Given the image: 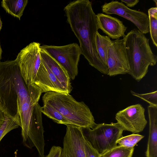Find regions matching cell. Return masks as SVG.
<instances>
[{"instance_id": "7a4b0ae2", "label": "cell", "mask_w": 157, "mask_h": 157, "mask_svg": "<svg viewBox=\"0 0 157 157\" xmlns=\"http://www.w3.org/2000/svg\"><path fill=\"white\" fill-rule=\"evenodd\" d=\"M34 97L26 84L16 59L0 62V109L21 126L19 116L33 106Z\"/></svg>"}, {"instance_id": "603a6c76", "label": "cell", "mask_w": 157, "mask_h": 157, "mask_svg": "<svg viewBox=\"0 0 157 157\" xmlns=\"http://www.w3.org/2000/svg\"><path fill=\"white\" fill-rule=\"evenodd\" d=\"M132 94L146 101L150 105L157 106V91L146 94H139L131 90Z\"/></svg>"}, {"instance_id": "2e32d148", "label": "cell", "mask_w": 157, "mask_h": 157, "mask_svg": "<svg viewBox=\"0 0 157 157\" xmlns=\"http://www.w3.org/2000/svg\"><path fill=\"white\" fill-rule=\"evenodd\" d=\"M149 134L146 152V157H157V106L147 107Z\"/></svg>"}, {"instance_id": "8992f818", "label": "cell", "mask_w": 157, "mask_h": 157, "mask_svg": "<svg viewBox=\"0 0 157 157\" xmlns=\"http://www.w3.org/2000/svg\"><path fill=\"white\" fill-rule=\"evenodd\" d=\"M40 48L46 51L67 71L70 79L74 80L78 73V65L82 52L79 46L72 43L63 46L43 45Z\"/></svg>"}, {"instance_id": "9c48e42d", "label": "cell", "mask_w": 157, "mask_h": 157, "mask_svg": "<svg viewBox=\"0 0 157 157\" xmlns=\"http://www.w3.org/2000/svg\"><path fill=\"white\" fill-rule=\"evenodd\" d=\"M145 111L140 104L132 105L118 111L115 119L124 130L134 134L139 133L144 130L147 123Z\"/></svg>"}, {"instance_id": "4316f807", "label": "cell", "mask_w": 157, "mask_h": 157, "mask_svg": "<svg viewBox=\"0 0 157 157\" xmlns=\"http://www.w3.org/2000/svg\"><path fill=\"white\" fill-rule=\"evenodd\" d=\"M121 2H124L128 7H132L135 6L139 2V0H121Z\"/></svg>"}, {"instance_id": "5b68a950", "label": "cell", "mask_w": 157, "mask_h": 157, "mask_svg": "<svg viewBox=\"0 0 157 157\" xmlns=\"http://www.w3.org/2000/svg\"><path fill=\"white\" fill-rule=\"evenodd\" d=\"M82 130L85 140L101 155L117 145L124 130L117 122L96 124L92 128H82Z\"/></svg>"}, {"instance_id": "f1b7e54d", "label": "cell", "mask_w": 157, "mask_h": 157, "mask_svg": "<svg viewBox=\"0 0 157 157\" xmlns=\"http://www.w3.org/2000/svg\"><path fill=\"white\" fill-rule=\"evenodd\" d=\"M5 117L4 113L0 109V128L4 122Z\"/></svg>"}, {"instance_id": "44dd1931", "label": "cell", "mask_w": 157, "mask_h": 157, "mask_svg": "<svg viewBox=\"0 0 157 157\" xmlns=\"http://www.w3.org/2000/svg\"><path fill=\"white\" fill-rule=\"evenodd\" d=\"M144 136L139 134H132L122 136L117 141L118 145L128 148H134L136 145L142 139Z\"/></svg>"}, {"instance_id": "4fadbf2b", "label": "cell", "mask_w": 157, "mask_h": 157, "mask_svg": "<svg viewBox=\"0 0 157 157\" xmlns=\"http://www.w3.org/2000/svg\"><path fill=\"white\" fill-rule=\"evenodd\" d=\"M34 83L41 89L42 93L54 91L69 94L48 65L41 60Z\"/></svg>"}, {"instance_id": "f546056e", "label": "cell", "mask_w": 157, "mask_h": 157, "mask_svg": "<svg viewBox=\"0 0 157 157\" xmlns=\"http://www.w3.org/2000/svg\"><path fill=\"white\" fill-rule=\"evenodd\" d=\"M2 50L1 47V46L0 44V62H1V60L2 59Z\"/></svg>"}, {"instance_id": "8fae6325", "label": "cell", "mask_w": 157, "mask_h": 157, "mask_svg": "<svg viewBox=\"0 0 157 157\" xmlns=\"http://www.w3.org/2000/svg\"><path fill=\"white\" fill-rule=\"evenodd\" d=\"M66 126L60 157H86L82 128L72 125Z\"/></svg>"}, {"instance_id": "484cf974", "label": "cell", "mask_w": 157, "mask_h": 157, "mask_svg": "<svg viewBox=\"0 0 157 157\" xmlns=\"http://www.w3.org/2000/svg\"><path fill=\"white\" fill-rule=\"evenodd\" d=\"M62 148L53 146L51 148L48 154L44 157H60Z\"/></svg>"}, {"instance_id": "ffe728a7", "label": "cell", "mask_w": 157, "mask_h": 157, "mask_svg": "<svg viewBox=\"0 0 157 157\" xmlns=\"http://www.w3.org/2000/svg\"><path fill=\"white\" fill-rule=\"evenodd\" d=\"M134 148H128L117 145L100 155L99 157H132Z\"/></svg>"}, {"instance_id": "d4e9b609", "label": "cell", "mask_w": 157, "mask_h": 157, "mask_svg": "<svg viewBox=\"0 0 157 157\" xmlns=\"http://www.w3.org/2000/svg\"><path fill=\"white\" fill-rule=\"evenodd\" d=\"M85 150L86 157H99L100 155L90 146L85 140L84 144Z\"/></svg>"}, {"instance_id": "ac0fdd59", "label": "cell", "mask_w": 157, "mask_h": 157, "mask_svg": "<svg viewBox=\"0 0 157 157\" xmlns=\"http://www.w3.org/2000/svg\"><path fill=\"white\" fill-rule=\"evenodd\" d=\"M28 2V0H3L1 6L7 13L20 20Z\"/></svg>"}, {"instance_id": "cb8c5ba5", "label": "cell", "mask_w": 157, "mask_h": 157, "mask_svg": "<svg viewBox=\"0 0 157 157\" xmlns=\"http://www.w3.org/2000/svg\"><path fill=\"white\" fill-rule=\"evenodd\" d=\"M149 18V32L153 44L157 47V17L148 15Z\"/></svg>"}, {"instance_id": "1f68e13d", "label": "cell", "mask_w": 157, "mask_h": 157, "mask_svg": "<svg viewBox=\"0 0 157 157\" xmlns=\"http://www.w3.org/2000/svg\"><path fill=\"white\" fill-rule=\"evenodd\" d=\"M153 1H154L155 2V3H156V6H157V0H153Z\"/></svg>"}, {"instance_id": "d6986e66", "label": "cell", "mask_w": 157, "mask_h": 157, "mask_svg": "<svg viewBox=\"0 0 157 157\" xmlns=\"http://www.w3.org/2000/svg\"><path fill=\"white\" fill-rule=\"evenodd\" d=\"M41 110L42 113L58 124L72 125L58 111L49 105L43 104L41 107Z\"/></svg>"}, {"instance_id": "e0dca14e", "label": "cell", "mask_w": 157, "mask_h": 157, "mask_svg": "<svg viewBox=\"0 0 157 157\" xmlns=\"http://www.w3.org/2000/svg\"><path fill=\"white\" fill-rule=\"evenodd\" d=\"M95 41L97 50L100 58L103 63L108 67V51L113 41L108 36L102 35L98 32L96 34Z\"/></svg>"}, {"instance_id": "52a82bcc", "label": "cell", "mask_w": 157, "mask_h": 157, "mask_svg": "<svg viewBox=\"0 0 157 157\" xmlns=\"http://www.w3.org/2000/svg\"><path fill=\"white\" fill-rule=\"evenodd\" d=\"M40 44L33 42L21 50L15 59L22 77L27 85L34 83L41 62Z\"/></svg>"}, {"instance_id": "83f0119b", "label": "cell", "mask_w": 157, "mask_h": 157, "mask_svg": "<svg viewBox=\"0 0 157 157\" xmlns=\"http://www.w3.org/2000/svg\"><path fill=\"white\" fill-rule=\"evenodd\" d=\"M148 15L157 17V8L152 7L148 10Z\"/></svg>"}, {"instance_id": "7402d4cb", "label": "cell", "mask_w": 157, "mask_h": 157, "mask_svg": "<svg viewBox=\"0 0 157 157\" xmlns=\"http://www.w3.org/2000/svg\"><path fill=\"white\" fill-rule=\"evenodd\" d=\"M19 126V124L15 120L6 116L4 122L0 128V142L6 134Z\"/></svg>"}, {"instance_id": "277c9868", "label": "cell", "mask_w": 157, "mask_h": 157, "mask_svg": "<svg viewBox=\"0 0 157 157\" xmlns=\"http://www.w3.org/2000/svg\"><path fill=\"white\" fill-rule=\"evenodd\" d=\"M42 100L43 104L55 108L72 125L92 128L97 124L89 107L83 101H76L69 94L47 92L42 96Z\"/></svg>"}, {"instance_id": "30bf717a", "label": "cell", "mask_w": 157, "mask_h": 157, "mask_svg": "<svg viewBox=\"0 0 157 157\" xmlns=\"http://www.w3.org/2000/svg\"><path fill=\"white\" fill-rule=\"evenodd\" d=\"M113 40L108 53V75L113 76L128 74L129 67L127 57L125 39Z\"/></svg>"}, {"instance_id": "5bb4252c", "label": "cell", "mask_w": 157, "mask_h": 157, "mask_svg": "<svg viewBox=\"0 0 157 157\" xmlns=\"http://www.w3.org/2000/svg\"><path fill=\"white\" fill-rule=\"evenodd\" d=\"M98 28L113 39L117 40L125 35L127 27L117 18L102 13L96 14Z\"/></svg>"}, {"instance_id": "7c38bea8", "label": "cell", "mask_w": 157, "mask_h": 157, "mask_svg": "<svg viewBox=\"0 0 157 157\" xmlns=\"http://www.w3.org/2000/svg\"><path fill=\"white\" fill-rule=\"evenodd\" d=\"M41 107L38 102L33 108L28 140L25 147L30 149L35 147L39 157H44L45 143Z\"/></svg>"}, {"instance_id": "9a60e30c", "label": "cell", "mask_w": 157, "mask_h": 157, "mask_svg": "<svg viewBox=\"0 0 157 157\" xmlns=\"http://www.w3.org/2000/svg\"><path fill=\"white\" fill-rule=\"evenodd\" d=\"M40 55L41 60L46 63L53 74L70 94L72 87L71 79L66 70L45 50L41 48Z\"/></svg>"}, {"instance_id": "ba28073f", "label": "cell", "mask_w": 157, "mask_h": 157, "mask_svg": "<svg viewBox=\"0 0 157 157\" xmlns=\"http://www.w3.org/2000/svg\"><path fill=\"white\" fill-rule=\"evenodd\" d=\"M103 13L107 15L115 14L130 21L138 30L145 34L149 32V18L145 13L130 9L121 2L112 1L101 6Z\"/></svg>"}, {"instance_id": "3957f363", "label": "cell", "mask_w": 157, "mask_h": 157, "mask_svg": "<svg viewBox=\"0 0 157 157\" xmlns=\"http://www.w3.org/2000/svg\"><path fill=\"white\" fill-rule=\"evenodd\" d=\"M123 37L129 67L128 74L139 82L148 72L149 66L156 64L157 56L151 49L149 39L138 29H132Z\"/></svg>"}, {"instance_id": "4dcf8cb0", "label": "cell", "mask_w": 157, "mask_h": 157, "mask_svg": "<svg viewBox=\"0 0 157 157\" xmlns=\"http://www.w3.org/2000/svg\"><path fill=\"white\" fill-rule=\"evenodd\" d=\"M2 22L1 21L0 17V31L2 29Z\"/></svg>"}, {"instance_id": "6da1fadb", "label": "cell", "mask_w": 157, "mask_h": 157, "mask_svg": "<svg viewBox=\"0 0 157 157\" xmlns=\"http://www.w3.org/2000/svg\"><path fill=\"white\" fill-rule=\"evenodd\" d=\"M67 21L78 40L82 54L88 63L101 73L108 75V68L98 53L95 38L98 32L96 15L89 0L69 2L64 8Z\"/></svg>"}]
</instances>
